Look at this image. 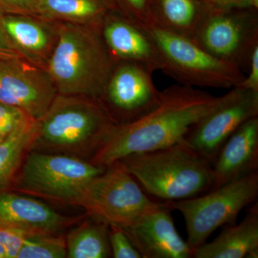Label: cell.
Returning a JSON list of instances; mask_svg holds the SVG:
<instances>
[{
	"label": "cell",
	"mask_w": 258,
	"mask_h": 258,
	"mask_svg": "<svg viewBox=\"0 0 258 258\" xmlns=\"http://www.w3.org/2000/svg\"><path fill=\"white\" fill-rule=\"evenodd\" d=\"M207 10L199 0H150L148 23L191 39Z\"/></svg>",
	"instance_id": "obj_19"
},
{
	"label": "cell",
	"mask_w": 258,
	"mask_h": 258,
	"mask_svg": "<svg viewBox=\"0 0 258 258\" xmlns=\"http://www.w3.org/2000/svg\"><path fill=\"white\" fill-rule=\"evenodd\" d=\"M154 204L123 163L117 161L83 186L74 205L91 218L124 229Z\"/></svg>",
	"instance_id": "obj_7"
},
{
	"label": "cell",
	"mask_w": 258,
	"mask_h": 258,
	"mask_svg": "<svg viewBox=\"0 0 258 258\" xmlns=\"http://www.w3.org/2000/svg\"><path fill=\"white\" fill-rule=\"evenodd\" d=\"M105 169L72 156L31 150L8 190L74 205L83 186Z\"/></svg>",
	"instance_id": "obj_6"
},
{
	"label": "cell",
	"mask_w": 258,
	"mask_h": 258,
	"mask_svg": "<svg viewBox=\"0 0 258 258\" xmlns=\"http://www.w3.org/2000/svg\"><path fill=\"white\" fill-rule=\"evenodd\" d=\"M258 206L253 205L239 225L225 227L215 240L192 251L195 258H257Z\"/></svg>",
	"instance_id": "obj_17"
},
{
	"label": "cell",
	"mask_w": 258,
	"mask_h": 258,
	"mask_svg": "<svg viewBox=\"0 0 258 258\" xmlns=\"http://www.w3.org/2000/svg\"><path fill=\"white\" fill-rule=\"evenodd\" d=\"M37 120L31 118L0 142V192L10 189L36 134Z\"/></svg>",
	"instance_id": "obj_21"
},
{
	"label": "cell",
	"mask_w": 258,
	"mask_h": 258,
	"mask_svg": "<svg viewBox=\"0 0 258 258\" xmlns=\"http://www.w3.org/2000/svg\"><path fill=\"white\" fill-rule=\"evenodd\" d=\"M152 39L161 61V71L181 85L199 87L233 88L245 78L235 66L210 55L192 39L152 23L139 24Z\"/></svg>",
	"instance_id": "obj_5"
},
{
	"label": "cell",
	"mask_w": 258,
	"mask_h": 258,
	"mask_svg": "<svg viewBox=\"0 0 258 258\" xmlns=\"http://www.w3.org/2000/svg\"><path fill=\"white\" fill-rule=\"evenodd\" d=\"M247 76L239 87L258 92V45L254 47L247 64Z\"/></svg>",
	"instance_id": "obj_28"
},
{
	"label": "cell",
	"mask_w": 258,
	"mask_h": 258,
	"mask_svg": "<svg viewBox=\"0 0 258 258\" xmlns=\"http://www.w3.org/2000/svg\"><path fill=\"white\" fill-rule=\"evenodd\" d=\"M100 30L115 62H134L153 72L161 71L157 47L144 28L132 19L107 13L102 20Z\"/></svg>",
	"instance_id": "obj_14"
},
{
	"label": "cell",
	"mask_w": 258,
	"mask_h": 258,
	"mask_svg": "<svg viewBox=\"0 0 258 258\" xmlns=\"http://www.w3.org/2000/svg\"><path fill=\"white\" fill-rule=\"evenodd\" d=\"M107 0H39V16L68 23L99 26L108 13Z\"/></svg>",
	"instance_id": "obj_20"
},
{
	"label": "cell",
	"mask_w": 258,
	"mask_h": 258,
	"mask_svg": "<svg viewBox=\"0 0 258 258\" xmlns=\"http://www.w3.org/2000/svg\"><path fill=\"white\" fill-rule=\"evenodd\" d=\"M39 0H0V14L39 16Z\"/></svg>",
	"instance_id": "obj_27"
},
{
	"label": "cell",
	"mask_w": 258,
	"mask_h": 258,
	"mask_svg": "<svg viewBox=\"0 0 258 258\" xmlns=\"http://www.w3.org/2000/svg\"><path fill=\"white\" fill-rule=\"evenodd\" d=\"M31 118L21 108L0 103V142Z\"/></svg>",
	"instance_id": "obj_25"
},
{
	"label": "cell",
	"mask_w": 258,
	"mask_h": 258,
	"mask_svg": "<svg viewBox=\"0 0 258 258\" xmlns=\"http://www.w3.org/2000/svg\"><path fill=\"white\" fill-rule=\"evenodd\" d=\"M67 257L64 237L55 234H28L16 258Z\"/></svg>",
	"instance_id": "obj_23"
},
{
	"label": "cell",
	"mask_w": 258,
	"mask_h": 258,
	"mask_svg": "<svg viewBox=\"0 0 258 258\" xmlns=\"http://www.w3.org/2000/svg\"><path fill=\"white\" fill-rule=\"evenodd\" d=\"M153 71L134 62H115L99 101L117 124H123L152 110L161 91Z\"/></svg>",
	"instance_id": "obj_10"
},
{
	"label": "cell",
	"mask_w": 258,
	"mask_h": 258,
	"mask_svg": "<svg viewBox=\"0 0 258 258\" xmlns=\"http://www.w3.org/2000/svg\"><path fill=\"white\" fill-rule=\"evenodd\" d=\"M66 240L67 257H111L108 226L91 217L88 216L87 220L73 229Z\"/></svg>",
	"instance_id": "obj_22"
},
{
	"label": "cell",
	"mask_w": 258,
	"mask_h": 258,
	"mask_svg": "<svg viewBox=\"0 0 258 258\" xmlns=\"http://www.w3.org/2000/svg\"><path fill=\"white\" fill-rule=\"evenodd\" d=\"M0 258H8L4 247L0 244Z\"/></svg>",
	"instance_id": "obj_33"
},
{
	"label": "cell",
	"mask_w": 258,
	"mask_h": 258,
	"mask_svg": "<svg viewBox=\"0 0 258 258\" xmlns=\"http://www.w3.org/2000/svg\"><path fill=\"white\" fill-rule=\"evenodd\" d=\"M100 26L66 23L57 30L46 72L60 94L101 98L115 61Z\"/></svg>",
	"instance_id": "obj_3"
},
{
	"label": "cell",
	"mask_w": 258,
	"mask_h": 258,
	"mask_svg": "<svg viewBox=\"0 0 258 258\" xmlns=\"http://www.w3.org/2000/svg\"><path fill=\"white\" fill-rule=\"evenodd\" d=\"M2 21L10 40L23 59L40 62L50 54L52 35L43 24L34 20L32 16L20 15H2Z\"/></svg>",
	"instance_id": "obj_18"
},
{
	"label": "cell",
	"mask_w": 258,
	"mask_h": 258,
	"mask_svg": "<svg viewBox=\"0 0 258 258\" xmlns=\"http://www.w3.org/2000/svg\"><path fill=\"white\" fill-rule=\"evenodd\" d=\"M192 40L219 60L247 69L249 57L258 45L257 11L217 9L208 6Z\"/></svg>",
	"instance_id": "obj_9"
},
{
	"label": "cell",
	"mask_w": 258,
	"mask_h": 258,
	"mask_svg": "<svg viewBox=\"0 0 258 258\" xmlns=\"http://www.w3.org/2000/svg\"><path fill=\"white\" fill-rule=\"evenodd\" d=\"M258 173L234 180L201 197L170 202L173 210L182 214L187 231L188 245L195 249L222 226L235 224L239 214L255 201Z\"/></svg>",
	"instance_id": "obj_8"
},
{
	"label": "cell",
	"mask_w": 258,
	"mask_h": 258,
	"mask_svg": "<svg viewBox=\"0 0 258 258\" xmlns=\"http://www.w3.org/2000/svg\"><path fill=\"white\" fill-rule=\"evenodd\" d=\"M171 203H154L132 225L123 229L142 258H189L192 249L179 234Z\"/></svg>",
	"instance_id": "obj_13"
},
{
	"label": "cell",
	"mask_w": 258,
	"mask_h": 258,
	"mask_svg": "<svg viewBox=\"0 0 258 258\" xmlns=\"http://www.w3.org/2000/svg\"><path fill=\"white\" fill-rule=\"evenodd\" d=\"M80 218L64 216L46 204L23 194L0 192V223L28 234L59 233Z\"/></svg>",
	"instance_id": "obj_15"
},
{
	"label": "cell",
	"mask_w": 258,
	"mask_h": 258,
	"mask_svg": "<svg viewBox=\"0 0 258 258\" xmlns=\"http://www.w3.org/2000/svg\"><path fill=\"white\" fill-rule=\"evenodd\" d=\"M120 161L144 191L166 201L193 198L213 186L212 163L184 139L163 149L132 154Z\"/></svg>",
	"instance_id": "obj_4"
},
{
	"label": "cell",
	"mask_w": 258,
	"mask_h": 258,
	"mask_svg": "<svg viewBox=\"0 0 258 258\" xmlns=\"http://www.w3.org/2000/svg\"><path fill=\"white\" fill-rule=\"evenodd\" d=\"M206 5L217 9H251L249 0H207Z\"/></svg>",
	"instance_id": "obj_31"
},
{
	"label": "cell",
	"mask_w": 258,
	"mask_h": 258,
	"mask_svg": "<svg viewBox=\"0 0 258 258\" xmlns=\"http://www.w3.org/2000/svg\"><path fill=\"white\" fill-rule=\"evenodd\" d=\"M18 58L23 59V57L19 53L8 36L2 21V14H0V59L10 60Z\"/></svg>",
	"instance_id": "obj_30"
},
{
	"label": "cell",
	"mask_w": 258,
	"mask_h": 258,
	"mask_svg": "<svg viewBox=\"0 0 258 258\" xmlns=\"http://www.w3.org/2000/svg\"><path fill=\"white\" fill-rule=\"evenodd\" d=\"M249 5L252 10H256L258 9V0H249Z\"/></svg>",
	"instance_id": "obj_32"
},
{
	"label": "cell",
	"mask_w": 258,
	"mask_h": 258,
	"mask_svg": "<svg viewBox=\"0 0 258 258\" xmlns=\"http://www.w3.org/2000/svg\"><path fill=\"white\" fill-rule=\"evenodd\" d=\"M258 169V116L240 125L223 144L212 163L213 186L219 187Z\"/></svg>",
	"instance_id": "obj_16"
},
{
	"label": "cell",
	"mask_w": 258,
	"mask_h": 258,
	"mask_svg": "<svg viewBox=\"0 0 258 258\" xmlns=\"http://www.w3.org/2000/svg\"><path fill=\"white\" fill-rule=\"evenodd\" d=\"M224 99L192 86L175 85L161 91L157 106L137 119L117 125L90 159L106 166L132 154L157 150L184 140L191 128Z\"/></svg>",
	"instance_id": "obj_1"
},
{
	"label": "cell",
	"mask_w": 258,
	"mask_h": 258,
	"mask_svg": "<svg viewBox=\"0 0 258 258\" xmlns=\"http://www.w3.org/2000/svg\"><path fill=\"white\" fill-rule=\"evenodd\" d=\"M199 1L203 2V3H205L206 4L207 0H199Z\"/></svg>",
	"instance_id": "obj_34"
},
{
	"label": "cell",
	"mask_w": 258,
	"mask_h": 258,
	"mask_svg": "<svg viewBox=\"0 0 258 258\" xmlns=\"http://www.w3.org/2000/svg\"><path fill=\"white\" fill-rule=\"evenodd\" d=\"M57 90L46 71L23 58L0 59V103L21 108L39 119L55 99Z\"/></svg>",
	"instance_id": "obj_12"
},
{
	"label": "cell",
	"mask_w": 258,
	"mask_h": 258,
	"mask_svg": "<svg viewBox=\"0 0 258 258\" xmlns=\"http://www.w3.org/2000/svg\"><path fill=\"white\" fill-rule=\"evenodd\" d=\"M258 116V92L235 87L216 108L198 122L184 142L213 163L227 139L244 122Z\"/></svg>",
	"instance_id": "obj_11"
},
{
	"label": "cell",
	"mask_w": 258,
	"mask_h": 258,
	"mask_svg": "<svg viewBox=\"0 0 258 258\" xmlns=\"http://www.w3.org/2000/svg\"><path fill=\"white\" fill-rule=\"evenodd\" d=\"M108 239L111 257L114 258H142L128 235L121 227L108 226Z\"/></svg>",
	"instance_id": "obj_24"
},
{
	"label": "cell",
	"mask_w": 258,
	"mask_h": 258,
	"mask_svg": "<svg viewBox=\"0 0 258 258\" xmlns=\"http://www.w3.org/2000/svg\"><path fill=\"white\" fill-rule=\"evenodd\" d=\"M117 125L99 100L60 94L37 120L31 150L90 160Z\"/></svg>",
	"instance_id": "obj_2"
},
{
	"label": "cell",
	"mask_w": 258,
	"mask_h": 258,
	"mask_svg": "<svg viewBox=\"0 0 258 258\" xmlns=\"http://www.w3.org/2000/svg\"><path fill=\"white\" fill-rule=\"evenodd\" d=\"M26 234L10 226L0 223V244L4 247L8 258H16Z\"/></svg>",
	"instance_id": "obj_26"
},
{
	"label": "cell",
	"mask_w": 258,
	"mask_h": 258,
	"mask_svg": "<svg viewBox=\"0 0 258 258\" xmlns=\"http://www.w3.org/2000/svg\"><path fill=\"white\" fill-rule=\"evenodd\" d=\"M129 10L131 18L136 23L144 24L149 22L150 0H123Z\"/></svg>",
	"instance_id": "obj_29"
}]
</instances>
